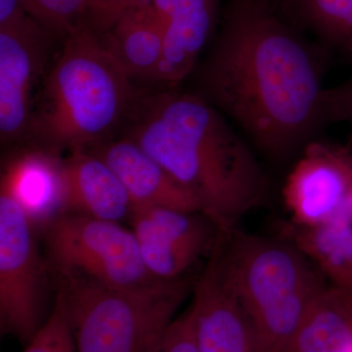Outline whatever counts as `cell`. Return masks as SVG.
<instances>
[{
    "mask_svg": "<svg viewBox=\"0 0 352 352\" xmlns=\"http://www.w3.org/2000/svg\"><path fill=\"white\" fill-rule=\"evenodd\" d=\"M56 38L32 16L0 28V136L2 143L25 140L36 89Z\"/></svg>",
    "mask_w": 352,
    "mask_h": 352,
    "instance_id": "obj_9",
    "label": "cell"
},
{
    "mask_svg": "<svg viewBox=\"0 0 352 352\" xmlns=\"http://www.w3.org/2000/svg\"><path fill=\"white\" fill-rule=\"evenodd\" d=\"M347 145H349V147H351L352 149V131H351V138H349V144H347Z\"/></svg>",
    "mask_w": 352,
    "mask_h": 352,
    "instance_id": "obj_26",
    "label": "cell"
},
{
    "mask_svg": "<svg viewBox=\"0 0 352 352\" xmlns=\"http://www.w3.org/2000/svg\"><path fill=\"white\" fill-rule=\"evenodd\" d=\"M349 352H352V346H351V351H349Z\"/></svg>",
    "mask_w": 352,
    "mask_h": 352,
    "instance_id": "obj_27",
    "label": "cell"
},
{
    "mask_svg": "<svg viewBox=\"0 0 352 352\" xmlns=\"http://www.w3.org/2000/svg\"><path fill=\"white\" fill-rule=\"evenodd\" d=\"M190 305L198 352H256L249 325L226 274L219 247L196 283Z\"/></svg>",
    "mask_w": 352,
    "mask_h": 352,
    "instance_id": "obj_11",
    "label": "cell"
},
{
    "mask_svg": "<svg viewBox=\"0 0 352 352\" xmlns=\"http://www.w3.org/2000/svg\"><path fill=\"white\" fill-rule=\"evenodd\" d=\"M100 36L106 50L132 80L155 82L163 59L166 27L149 1L134 7Z\"/></svg>",
    "mask_w": 352,
    "mask_h": 352,
    "instance_id": "obj_16",
    "label": "cell"
},
{
    "mask_svg": "<svg viewBox=\"0 0 352 352\" xmlns=\"http://www.w3.org/2000/svg\"><path fill=\"white\" fill-rule=\"evenodd\" d=\"M124 127L222 232L267 200L270 180L258 157L201 95L145 90Z\"/></svg>",
    "mask_w": 352,
    "mask_h": 352,
    "instance_id": "obj_2",
    "label": "cell"
},
{
    "mask_svg": "<svg viewBox=\"0 0 352 352\" xmlns=\"http://www.w3.org/2000/svg\"><path fill=\"white\" fill-rule=\"evenodd\" d=\"M325 124L346 122L352 131V76L338 87L326 88L323 95Z\"/></svg>",
    "mask_w": 352,
    "mask_h": 352,
    "instance_id": "obj_23",
    "label": "cell"
},
{
    "mask_svg": "<svg viewBox=\"0 0 352 352\" xmlns=\"http://www.w3.org/2000/svg\"><path fill=\"white\" fill-rule=\"evenodd\" d=\"M131 219L146 267L164 281L184 278L201 256L212 254L220 234L201 212L133 206Z\"/></svg>",
    "mask_w": 352,
    "mask_h": 352,
    "instance_id": "obj_8",
    "label": "cell"
},
{
    "mask_svg": "<svg viewBox=\"0 0 352 352\" xmlns=\"http://www.w3.org/2000/svg\"><path fill=\"white\" fill-rule=\"evenodd\" d=\"M0 329L27 346L43 325V263L34 226L0 186Z\"/></svg>",
    "mask_w": 352,
    "mask_h": 352,
    "instance_id": "obj_7",
    "label": "cell"
},
{
    "mask_svg": "<svg viewBox=\"0 0 352 352\" xmlns=\"http://www.w3.org/2000/svg\"><path fill=\"white\" fill-rule=\"evenodd\" d=\"M352 184V149L349 145L315 140L308 143L283 190L291 223L314 226L340 214Z\"/></svg>",
    "mask_w": 352,
    "mask_h": 352,
    "instance_id": "obj_10",
    "label": "cell"
},
{
    "mask_svg": "<svg viewBox=\"0 0 352 352\" xmlns=\"http://www.w3.org/2000/svg\"><path fill=\"white\" fill-rule=\"evenodd\" d=\"M106 50L85 20L62 39V47L34 105L25 141L58 155L87 150L113 138L145 90Z\"/></svg>",
    "mask_w": 352,
    "mask_h": 352,
    "instance_id": "obj_3",
    "label": "cell"
},
{
    "mask_svg": "<svg viewBox=\"0 0 352 352\" xmlns=\"http://www.w3.org/2000/svg\"><path fill=\"white\" fill-rule=\"evenodd\" d=\"M285 17L352 64V0H272Z\"/></svg>",
    "mask_w": 352,
    "mask_h": 352,
    "instance_id": "obj_19",
    "label": "cell"
},
{
    "mask_svg": "<svg viewBox=\"0 0 352 352\" xmlns=\"http://www.w3.org/2000/svg\"><path fill=\"white\" fill-rule=\"evenodd\" d=\"M166 27L163 59L155 82L175 85L196 68L221 19V0H148Z\"/></svg>",
    "mask_w": 352,
    "mask_h": 352,
    "instance_id": "obj_12",
    "label": "cell"
},
{
    "mask_svg": "<svg viewBox=\"0 0 352 352\" xmlns=\"http://www.w3.org/2000/svg\"><path fill=\"white\" fill-rule=\"evenodd\" d=\"M293 242L330 284L352 291V222L340 214L314 226L286 227Z\"/></svg>",
    "mask_w": 352,
    "mask_h": 352,
    "instance_id": "obj_18",
    "label": "cell"
},
{
    "mask_svg": "<svg viewBox=\"0 0 352 352\" xmlns=\"http://www.w3.org/2000/svg\"><path fill=\"white\" fill-rule=\"evenodd\" d=\"M1 186L15 199L34 227L48 226L66 214L65 160L32 148L14 157L1 176Z\"/></svg>",
    "mask_w": 352,
    "mask_h": 352,
    "instance_id": "obj_14",
    "label": "cell"
},
{
    "mask_svg": "<svg viewBox=\"0 0 352 352\" xmlns=\"http://www.w3.org/2000/svg\"><path fill=\"white\" fill-rule=\"evenodd\" d=\"M23 352H78L73 331L59 298L52 314Z\"/></svg>",
    "mask_w": 352,
    "mask_h": 352,
    "instance_id": "obj_21",
    "label": "cell"
},
{
    "mask_svg": "<svg viewBox=\"0 0 352 352\" xmlns=\"http://www.w3.org/2000/svg\"><path fill=\"white\" fill-rule=\"evenodd\" d=\"M110 166L118 176L132 205L201 212L195 197L182 187L156 160L135 142L122 136L88 148Z\"/></svg>",
    "mask_w": 352,
    "mask_h": 352,
    "instance_id": "obj_13",
    "label": "cell"
},
{
    "mask_svg": "<svg viewBox=\"0 0 352 352\" xmlns=\"http://www.w3.org/2000/svg\"><path fill=\"white\" fill-rule=\"evenodd\" d=\"M331 54L272 0H227L199 73V94L266 157L287 161L326 126L323 78Z\"/></svg>",
    "mask_w": 352,
    "mask_h": 352,
    "instance_id": "obj_1",
    "label": "cell"
},
{
    "mask_svg": "<svg viewBox=\"0 0 352 352\" xmlns=\"http://www.w3.org/2000/svg\"><path fill=\"white\" fill-rule=\"evenodd\" d=\"M45 240L58 274L120 288L159 280L146 267L133 232L119 222L67 212L45 228Z\"/></svg>",
    "mask_w": 352,
    "mask_h": 352,
    "instance_id": "obj_6",
    "label": "cell"
},
{
    "mask_svg": "<svg viewBox=\"0 0 352 352\" xmlns=\"http://www.w3.org/2000/svg\"><path fill=\"white\" fill-rule=\"evenodd\" d=\"M222 266L249 325L256 352H287L307 310L330 282L288 239L220 231Z\"/></svg>",
    "mask_w": 352,
    "mask_h": 352,
    "instance_id": "obj_4",
    "label": "cell"
},
{
    "mask_svg": "<svg viewBox=\"0 0 352 352\" xmlns=\"http://www.w3.org/2000/svg\"><path fill=\"white\" fill-rule=\"evenodd\" d=\"M30 16L23 0H0V28L10 27Z\"/></svg>",
    "mask_w": 352,
    "mask_h": 352,
    "instance_id": "obj_25",
    "label": "cell"
},
{
    "mask_svg": "<svg viewBox=\"0 0 352 352\" xmlns=\"http://www.w3.org/2000/svg\"><path fill=\"white\" fill-rule=\"evenodd\" d=\"M161 352H198L190 307L171 324Z\"/></svg>",
    "mask_w": 352,
    "mask_h": 352,
    "instance_id": "obj_24",
    "label": "cell"
},
{
    "mask_svg": "<svg viewBox=\"0 0 352 352\" xmlns=\"http://www.w3.org/2000/svg\"><path fill=\"white\" fill-rule=\"evenodd\" d=\"M59 275V298L78 352H161L190 282L157 280L111 287L73 274Z\"/></svg>",
    "mask_w": 352,
    "mask_h": 352,
    "instance_id": "obj_5",
    "label": "cell"
},
{
    "mask_svg": "<svg viewBox=\"0 0 352 352\" xmlns=\"http://www.w3.org/2000/svg\"><path fill=\"white\" fill-rule=\"evenodd\" d=\"M352 291L330 284L312 303L287 352H349Z\"/></svg>",
    "mask_w": 352,
    "mask_h": 352,
    "instance_id": "obj_17",
    "label": "cell"
},
{
    "mask_svg": "<svg viewBox=\"0 0 352 352\" xmlns=\"http://www.w3.org/2000/svg\"><path fill=\"white\" fill-rule=\"evenodd\" d=\"M65 180L67 212L113 222L131 217V197L110 166L96 155L87 150L72 152L65 160Z\"/></svg>",
    "mask_w": 352,
    "mask_h": 352,
    "instance_id": "obj_15",
    "label": "cell"
},
{
    "mask_svg": "<svg viewBox=\"0 0 352 352\" xmlns=\"http://www.w3.org/2000/svg\"><path fill=\"white\" fill-rule=\"evenodd\" d=\"M148 0H87L83 20L98 34L110 31L129 10Z\"/></svg>",
    "mask_w": 352,
    "mask_h": 352,
    "instance_id": "obj_22",
    "label": "cell"
},
{
    "mask_svg": "<svg viewBox=\"0 0 352 352\" xmlns=\"http://www.w3.org/2000/svg\"><path fill=\"white\" fill-rule=\"evenodd\" d=\"M28 13L54 38L63 39L83 20L87 0H23Z\"/></svg>",
    "mask_w": 352,
    "mask_h": 352,
    "instance_id": "obj_20",
    "label": "cell"
}]
</instances>
